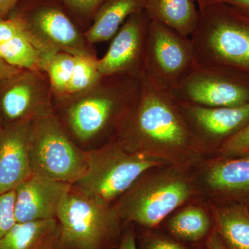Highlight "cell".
<instances>
[{"label": "cell", "mask_w": 249, "mask_h": 249, "mask_svg": "<svg viewBox=\"0 0 249 249\" xmlns=\"http://www.w3.org/2000/svg\"><path fill=\"white\" fill-rule=\"evenodd\" d=\"M124 150L170 164L194 168L209 158L179 103L142 75L137 103L116 139Z\"/></svg>", "instance_id": "obj_1"}, {"label": "cell", "mask_w": 249, "mask_h": 249, "mask_svg": "<svg viewBox=\"0 0 249 249\" xmlns=\"http://www.w3.org/2000/svg\"><path fill=\"white\" fill-rule=\"evenodd\" d=\"M142 78L101 76L86 91L53 100V114L85 151L116 140L138 100Z\"/></svg>", "instance_id": "obj_2"}, {"label": "cell", "mask_w": 249, "mask_h": 249, "mask_svg": "<svg viewBox=\"0 0 249 249\" xmlns=\"http://www.w3.org/2000/svg\"><path fill=\"white\" fill-rule=\"evenodd\" d=\"M199 198L193 168L165 164L142 173L114 206L124 224L155 229L174 211Z\"/></svg>", "instance_id": "obj_3"}, {"label": "cell", "mask_w": 249, "mask_h": 249, "mask_svg": "<svg viewBox=\"0 0 249 249\" xmlns=\"http://www.w3.org/2000/svg\"><path fill=\"white\" fill-rule=\"evenodd\" d=\"M199 11L191 37L196 63L249 77V16L220 1L199 7Z\"/></svg>", "instance_id": "obj_4"}, {"label": "cell", "mask_w": 249, "mask_h": 249, "mask_svg": "<svg viewBox=\"0 0 249 249\" xmlns=\"http://www.w3.org/2000/svg\"><path fill=\"white\" fill-rule=\"evenodd\" d=\"M57 219L60 249H116L126 226L114 204L94 200L71 186Z\"/></svg>", "instance_id": "obj_5"}, {"label": "cell", "mask_w": 249, "mask_h": 249, "mask_svg": "<svg viewBox=\"0 0 249 249\" xmlns=\"http://www.w3.org/2000/svg\"><path fill=\"white\" fill-rule=\"evenodd\" d=\"M88 165L72 188L103 204H114L146 170L170 164L124 150L118 141L88 152Z\"/></svg>", "instance_id": "obj_6"}, {"label": "cell", "mask_w": 249, "mask_h": 249, "mask_svg": "<svg viewBox=\"0 0 249 249\" xmlns=\"http://www.w3.org/2000/svg\"><path fill=\"white\" fill-rule=\"evenodd\" d=\"M10 15L22 24L27 38L40 52L46 65L59 52L75 56L96 55L84 31L60 0H27Z\"/></svg>", "instance_id": "obj_7"}, {"label": "cell", "mask_w": 249, "mask_h": 249, "mask_svg": "<svg viewBox=\"0 0 249 249\" xmlns=\"http://www.w3.org/2000/svg\"><path fill=\"white\" fill-rule=\"evenodd\" d=\"M29 152L34 175L72 185L88 168V152L72 140L53 114L33 121Z\"/></svg>", "instance_id": "obj_8"}, {"label": "cell", "mask_w": 249, "mask_h": 249, "mask_svg": "<svg viewBox=\"0 0 249 249\" xmlns=\"http://www.w3.org/2000/svg\"><path fill=\"white\" fill-rule=\"evenodd\" d=\"M196 64L191 37L150 21L143 75L157 88L171 92Z\"/></svg>", "instance_id": "obj_9"}, {"label": "cell", "mask_w": 249, "mask_h": 249, "mask_svg": "<svg viewBox=\"0 0 249 249\" xmlns=\"http://www.w3.org/2000/svg\"><path fill=\"white\" fill-rule=\"evenodd\" d=\"M179 103L207 107H233L249 103V77L213 65L196 64L173 89Z\"/></svg>", "instance_id": "obj_10"}, {"label": "cell", "mask_w": 249, "mask_h": 249, "mask_svg": "<svg viewBox=\"0 0 249 249\" xmlns=\"http://www.w3.org/2000/svg\"><path fill=\"white\" fill-rule=\"evenodd\" d=\"M53 114V92L45 71L23 70L0 84V126L30 122Z\"/></svg>", "instance_id": "obj_11"}, {"label": "cell", "mask_w": 249, "mask_h": 249, "mask_svg": "<svg viewBox=\"0 0 249 249\" xmlns=\"http://www.w3.org/2000/svg\"><path fill=\"white\" fill-rule=\"evenodd\" d=\"M193 172L199 196L209 204L249 206V155L209 157Z\"/></svg>", "instance_id": "obj_12"}, {"label": "cell", "mask_w": 249, "mask_h": 249, "mask_svg": "<svg viewBox=\"0 0 249 249\" xmlns=\"http://www.w3.org/2000/svg\"><path fill=\"white\" fill-rule=\"evenodd\" d=\"M150 22L144 11L127 18L111 39L107 52L98 59L101 76L142 78Z\"/></svg>", "instance_id": "obj_13"}, {"label": "cell", "mask_w": 249, "mask_h": 249, "mask_svg": "<svg viewBox=\"0 0 249 249\" xmlns=\"http://www.w3.org/2000/svg\"><path fill=\"white\" fill-rule=\"evenodd\" d=\"M179 105L192 132L210 157L249 124V103L233 107Z\"/></svg>", "instance_id": "obj_14"}, {"label": "cell", "mask_w": 249, "mask_h": 249, "mask_svg": "<svg viewBox=\"0 0 249 249\" xmlns=\"http://www.w3.org/2000/svg\"><path fill=\"white\" fill-rule=\"evenodd\" d=\"M71 185L34 175L15 189L16 222L57 219L64 196Z\"/></svg>", "instance_id": "obj_15"}, {"label": "cell", "mask_w": 249, "mask_h": 249, "mask_svg": "<svg viewBox=\"0 0 249 249\" xmlns=\"http://www.w3.org/2000/svg\"><path fill=\"white\" fill-rule=\"evenodd\" d=\"M32 122L0 126V195L33 175L29 152Z\"/></svg>", "instance_id": "obj_16"}, {"label": "cell", "mask_w": 249, "mask_h": 249, "mask_svg": "<svg viewBox=\"0 0 249 249\" xmlns=\"http://www.w3.org/2000/svg\"><path fill=\"white\" fill-rule=\"evenodd\" d=\"M160 228L180 242L204 245L214 230L213 214L209 203L199 198L174 211Z\"/></svg>", "instance_id": "obj_17"}, {"label": "cell", "mask_w": 249, "mask_h": 249, "mask_svg": "<svg viewBox=\"0 0 249 249\" xmlns=\"http://www.w3.org/2000/svg\"><path fill=\"white\" fill-rule=\"evenodd\" d=\"M147 0H106L85 31L90 45L110 40L129 16L145 11Z\"/></svg>", "instance_id": "obj_18"}, {"label": "cell", "mask_w": 249, "mask_h": 249, "mask_svg": "<svg viewBox=\"0 0 249 249\" xmlns=\"http://www.w3.org/2000/svg\"><path fill=\"white\" fill-rule=\"evenodd\" d=\"M59 240L57 219L16 223L0 239V249H59Z\"/></svg>", "instance_id": "obj_19"}, {"label": "cell", "mask_w": 249, "mask_h": 249, "mask_svg": "<svg viewBox=\"0 0 249 249\" xmlns=\"http://www.w3.org/2000/svg\"><path fill=\"white\" fill-rule=\"evenodd\" d=\"M144 12L149 20L190 37L199 19V9L194 0H147Z\"/></svg>", "instance_id": "obj_20"}, {"label": "cell", "mask_w": 249, "mask_h": 249, "mask_svg": "<svg viewBox=\"0 0 249 249\" xmlns=\"http://www.w3.org/2000/svg\"><path fill=\"white\" fill-rule=\"evenodd\" d=\"M209 204L214 230L227 249H249V206L235 203Z\"/></svg>", "instance_id": "obj_21"}, {"label": "cell", "mask_w": 249, "mask_h": 249, "mask_svg": "<svg viewBox=\"0 0 249 249\" xmlns=\"http://www.w3.org/2000/svg\"><path fill=\"white\" fill-rule=\"evenodd\" d=\"M0 57L9 65L22 70L45 71V62L42 55L25 34L1 44Z\"/></svg>", "instance_id": "obj_22"}, {"label": "cell", "mask_w": 249, "mask_h": 249, "mask_svg": "<svg viewBox=\"0 0 249 249\" xmlns=\"http://www.w3.org/2000/svg\"><path fill=\"white\" fill-rule=\"evenodd\" d=\"M98 60L96 55L75 56L71 80L64 98L86 91L97 83L102 76L98 71Z\"/></svg>", "instance_id": "obj_23"}, {"label": "cell", "mask_w": 249, "mask_h": 249, "mask_svg": "<svg viewBox=\"0 0 249 249\" xmlns=\"http://www.w3.org/2000/svg\"><path fill=\"white\" fill-rule=\"evenodd\" d=\"M75 55L59 52L52 57L45 67L53 92V100L65 97L74 66Z\"/></svg>", "instance_id": "obj_24"}, {"label": "cell", "mask_w": 249, "mask_h": 249, "mask_svg": "<svg viewBox=\"0 0 249 249\" xmlns=\"http://www.w3.org/2000/svg\"><path fill=\"white\" fill-rule=\"evenodd\" d=\"M135 232L138 249H206L205 245H190L175 240L160 227L147 229L135 226Z\"/></svg>", "instance_id": "obj_25"}, {"label": "cell", "mask_w": 249, "mask_h": 249, "mask_svg": "<svg viewBox=\"0 0 249 249\" xmlns=\"http://www.w3.org/2000/svg\"><path fill=\"white\" fill-rule=\"evenodd\" d=\"M80 27L91 25L93 16L106 0H60Z\"/></svg>", "instance_id": "obj_26"}, {"label": "cell", "mask_w": 249, "mask_h": 249, "mask_svg": "<svg viewBox=\"0 0 249 249\" xmlns=\"http://www.w3.org/2000/svg\"><path fill=\"white\" fill-rule=\"evenodd\" d=\"M249 150V124L222 144L213 157L231 158L240 157Z\"/></svg>", "instance_id": "obj_27"}, {"label": "cell", "mask_w": 249, "mask_h": 249, "mask_svg": "<svg viewBox=\"0 0 249 249\" xmlns=\"http://www.w3.org/2000/svg\"><path fill=\"white\" fill-rule=\"evenodd\" d=\"M15 190L0 195V239L17 223L15 217Z\"/></svg>", "instance_id": "obj_28"}, {"label": "cell", "mask_w": 249, "mask_h": 249, "mask_svg": "<svg viewBox=\"0 0 249 249\" xmlns=\"http://www.w3.org/2000/svg\"><path fill=\"white\" fill-rule=\"evenodd\" d=\"M22 34L25 33L22 24L14 16L0 18V45Z\"/></svg>", "instance_id": "obj_29"}, {"label": "cell", "mask_w": 249, "mask_h": 249, "mask_svg": "<svg viewBox=\"0 0 249 249\" xmlns=\"http://www.w3.org/2000/svg\"><path fill=\"white\" fill-rule=\"evenodd\" d=\"M116 249H138L136 240L135 226L129 223L124 227L120 243Z\"/></svg>", "instance_id": "obj_30"}, {"label": "cell", "mask_w": 249, "mask_h": 249, "mask_svg": "<svg viewBox=\"0 0 249 249\" xmlns=\"http://www.w3.org/2000/svg\"><path fill=\"white\" fill-rule=\"evenodd\" d=\"M22 69L12 66L0 57V84L18 74Z\"/></svg>", "instance_id": "obj_31"}, {"label": "cell", "mask_w": 249, "mask_h": 249, "mask_svg": "<svg viewBox=\"0 0 249 249\" xmlns=\"http://www.w3.org/2000/svg\"><path fill=\"white\" fill-rule=\"evenodd\" d=\"M20 0H0V18H7Z\"/></svg>", "instance_id": "obj_32"}, {"label": "cell", "mask_w": 249, "mask_h": 249, "mask_svg": "<svg viewBox=\"0 0 249 249\" xmlns=\"http://www.w3.org/2000/svg\"><path fill=\"white\" fill-rule=\"evenodd\" d=\"M205 245L206 249H227L215 230L208 237Z\"/></svg>", "instance_id": "obj_33"}, {"label": "cell", "mask_w": 249, "mask_h": 249, "mask_svg": "<svg viewBox=\"0 0 249 249\" xmlns=\"http://www.w3.org/2000/svg\"><path fill=\"white\" fill-rule=\"evenodd\" d=\"M217 1L230 5L249 16V0H218Z\"/></svg>", "instance_id": "obj_34"}, {"label": "cell", "mask_w": 249, "mask_h": 249, "mask_svg": "<svg viewBox=\"0 0 249 249\" xmlns=\"http://www.w3.org/2000/svg\"><path fill=\"white\" fill-rule=\"evenodd\" d=\"M194 1L198 4L199 7H202V6H206V5L216 2L218 0H194Z\"/></svg>", "instance_id": "obj_35"}, {"label": "cell", "mask_w": 249, "mask_h": 249, "mask_svg": "<svg viewBox=\"0 0 249 249\" xmlns=\"http://www.w3.org/2000/svg\"><path fill=\"white\" fill-rule=\"evenodd\" d=\"M243 155H249V150L248 152H246L245 154H244V155H242V156H243Z\"/></svg>", "instance_id": "obj_36"}]
</instances>
